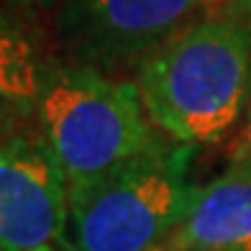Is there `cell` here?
I'll return each mask as SVG.
<instances>
[{
    "label": "cell",
    "mask_w": 251,
    "mask_h": 251,
    "mask_svg": "<svg viewBox=\"0 0 251 251\" xmlns=\"http://www.w3.org/2000/svg\"><path fill=\"white\" fill-rule=\"evenodd\" d=\"M133 82L167 139L192 149L221 141L251 95V24L213 10L141 56Z\"/></svg>",
    "instance_id": "6da1fadb"
},
{
    "label": "cell",
    "mask_w": 251,
    "mask_h": 251,
    "mask_svg": "<svg viewBox=\"0 0 251 251\" xmlns=\"http://www.w3.org/2000/svg\"><path fill=\"white\" fill-rule=\"evenodd\" d=\"M192 146L164 139L87 185L67 190L59 251H162L190 208Z\"/></svg>",
    "instance_id": "7a4b0ae2"
},
{
    "label": "cell",
    "mask_w": 251,
    "mask_h": 251,
    "mask_svg": "<svg viewBox=\"0 0 251 251\" xmlns=\"http://www.w3.org/2000/svg\"><path fill=\"white\" fill-rule=\"evenodd\" d=\"M31 108L67 190L108 175L164 139L136 82L113 79L82 62L47 67Z\"/></svg>",
    "instance_id": "3957f363"
},
{
    "label": "cell",
    "mask_w": 251,
    "mask_h": 251,
    "mask_svg": "<svg viewBox=\"0 0 251 251\" xmlns=\"http://www.w3.org/2000/svg\"><path fill=\"white\" fill-rule=\"evenodd\" d=\"M218 0H59L54 28L75 62L123 64L202 18Z\"/></svg>",
    "instance_id": "277c9868"
},
{
    "label": "cell",
    "mask_w": 251,
    "mask_h": 251,
    "mask_svg": "<svg viewBox=\"0 0 251 251\" xmlns=\"http://www.w3.org/2000/svg\"><path fill=\"white\" fill-rule=\"evenodd\" d=\"M67 202V179L39 133L0 141V251L56 246Z\"/></svg>",
    "instance_id": "5b68a950"
},
{
    "label": "cell",
    "mask_w": 251,
    "mask_h": 251,
    "mask_svg": "<svg viewBox=\"0 0 251 251\" xmlns=\"http://www.w3.org/2000/svg\"><path fill=\"white\" fill-rule=\"evenodd\" d=\"M169 251H251V164L198 185Z\"/></svg>",
    "instance_id": "8992f818"
},
{
    "label": "cell",
    "mask_w": 251,
    "mask_h": 251,
    "mask_svg": "<svg viewBox=\"0 0 251 251\" xmlns=\"http://www.w3.org/2000/svg\"><path fill=\"white\" fill-rule=\"evenodd\" d=\"M47 75L31 36L13 18L0 16V100L33 105Z\"/></svg>",
    "instance_id": "52a82bcc"
},
{
    "label": "cell",
    "mask_w": 251,
    "mask_h": 251,
    "mask_svg": "<svg viewBox=\"0 0 251 251\" xmlns=\"http://www.w3.org/2000/svg\"><path fill=\"white\" fill-rule=\"evenodd\" d=\"M228 164H251V95L246 102L244 118L238 123L231 144H228Z\"/></svg>",
    "instance_id": "ba28073f"
},
{
    "label": "cell",
    "mask_w": 251,
    "mask_h": 251,
    "mask_svg": "<svg viewBox=\"0 0 251 251\" xmlns=\"http://www.w3.org/2000/svg\"><path fill=\"white\" fill-rule=\"evenodd\" d=\"M218 8H223V13L238 16L251 24V0H218Z\"/></svg>",
    "instance_id": "9c48e42d"
},
{
    "label": "cell",
    "mask_w": 251,
    "mask_h": 251,
    "mask_svg": "<svg viewBox=\"0 0 251 251\" xmlns=\"http://www.w3.org/2000/svg\"><path fill=\"white\" fill-rule=\"evenodd\" d=\"M16 8H44V5H56L59 0H8Z\"/></svg>",
    "instance_id": "30bf717a"
},
{
    "label": "cell",
    "mask_w": 251,
    "mask_h": 251,
    "mask_svg": "<svg viewBox=\"0 0 251 251\" xmlns=\"http://www.w3.org/2000/svg\"><path fill=\"white\" fill-rule=\"evenodd\" d=\"M36 251H59L56 246H41V249H36ZM162 251H169V249H162Z\"/></svg>",
    "instance_id": "8fae6325"
},
{
    "label": "cell",
    "mask_w": 251,
    "mask_h": 251,
    "mask_svg": "<svg viewBox=\"0 0 251 251\" xmlns=\"http://www.w3.org/2000/svg\"><path fill=\"white\" fill-rule=\"evenodd\" d=\"M0 113H3V100H0Z\"/></svg>",
    "instance_id": "7c38bea8"
},
{
    "label": "cell",
    "mask_w": 251,
    "mask_h": 251,
    "mask_svg": "<svg viewBox=\"0 0 251 251\" xmlns=\"http://www.w3.org/2000/svg\"><path fill=\"white\" fill-rule=\"evenodd\" d=\"M215 8H218V5H215Z\"/></svg>",
    "instance_id": "4fadbf2b"
}]
</instances>
